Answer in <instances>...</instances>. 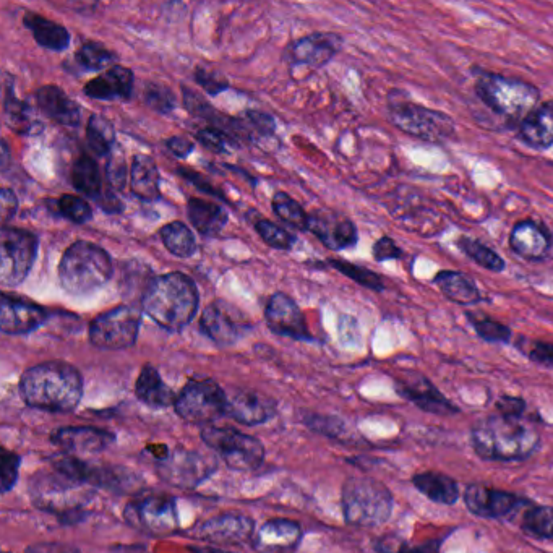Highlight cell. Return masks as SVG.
I'll return each mask as SVG.
<instances>
[{
	"instance_id": "obj_17",
	"label": "cell",
	"mask_w": 553,
	"mask_h": 553,
	"mask_svg": "<svg viewBox=\"0 0 553 553\" xmlns=\"http://www.w3.org/2000/svg\"><path fill=\"white\" fill-rule=\"evenodd\" d=\"M265 318L270 330L276 335L299 341L312 339L304 313L297 307L296 302L283 292H276L270 297L266 304Z\"/></svg>"
},
{
	"instance_id": "obj_20",
	"label": "cell",
	"mask_w": 553,
	"mask_h": 553,
	"mask_svg": "<svg viewBox=\"0 0 553 553\" xmlns=\"http://www.w3.org/2000/svg\"><path fill=\"white\" fill-rule=\"evenodd\" d=\"M51 440L65 455L82 459L103 453L114 442V435L95 427H64L52 433Z\"/></svg>"
},
{
	"instance_id": "obj_61",
	"label": "cell",
	"mask_w": 553,
	"mask_h": 553,
	"mask_svg": "<svg viewBox=\"0 0 553 553\" xmlns=\"http://www.w3.org/2000/svg\"><path fill=\"white\" fill-rule=\"evenodd\" d=\"M4 553H7V552H4Z\"/></svg>"
},
{
	"instance_id": "obj_31",
	"label": "cell",
	"mask_w": 553,
	"mask_h": 553,
	"mask_svg": "<svg viewBox=\"0 0 553 553\" xmlns=\"http://www.w3.org/2000/svg\"><path fill=\"white\" fill-rule=\"evenodd\" d=\"M159 169L148 155H135L130 166V190L143 202H155L159 193Z\"/></svg>"
},
{
	"instance_id": "obj_60",
	"label": "cell",
	"mask_w": 553,
	"mask_h": 553,
	"mask_svg": "<svg viewBox=\"0 0 553 553\" xmlns=\"http://www.w3.org/2000/svg\"><path fill=\"white\" fill-rule=\"evenodd\" d=\"M9 161V145H7V142H5V140H2V171H7V168H9Z\"/></svg>"
},
{
	"instance_id": "obj_28",
	"label": "cell",
	"mask_w": 553,
	"mask_h": 553,
	"mask_svg": "<svg viewBox=\"0 0 553 553\" xmlns=\"http://www.w3.org/2000/svg\"><path fill=\"white\" fill-rule=\"evenodd\" d=\"M518 138L532 150L544 151L553 146V103L539 104L518 127Z\"/></svg>"
},
{
	"instance_id": "obj_22",
	"label": "cell",
	"mask_w": 553,
	"mask_h": 553,
	"mask_svg": "<svg viewBox=\"0 0 553 553\" xmlns=\"http://www.w3.org/2000/svg\"><path fill=\"white\" fill-rule=\"evenodd\" d=\"M203 333L218 346H231L244 335L247 326L226 302L216 301L202 315Z\"/></svg>"
},
{
	"instance_id": "obj_30",
	"label": "cell",
	"mask_w": 553,
	"mask_h": 553,
	"mask_svg": "<svg viewBox=\"0 0 553 553\" xmlns=\"http://www.w3.org/2000/svg\"><path fill=\"white\" fill-rule=\"evenodd\" d=\"M432 283L440 289L448 301L458 305H474L484 302L476 281L463 271L440 270L433 276Z\"/></svg>"
},
{
	"instance_id": "obj_8",
	"label": "cell",
	"mask_w": 553,
	"mask_h": 553,
	"mask_svg": "<svg viewBox=\"0 0 553 553\" xmlns=\"http://www.w3.org/2000/svg\"><path fill=\"white\" fill-rule=\"evenodd\" d=\"M38 255V237L33 232L13 226L0 231V284L15 288L30 275Z\"/></svg>"
},
{
	"instance_id": "obj_14",
	"label": "cell",
	"mask_w": 553,
	"mask_h": 553,
	"mask_svg": "<svg viewBox=\"0 0 553 553\" xmlns=\"http://www.w3.org/2000/svg\"><path fill=\"white\" fill-rule=\"evenodd\" d=\"M83 482L73 481L70 477L57 472L54 476L38 477L33 484L35 503L44 510L73 513L80 511L86 495Z\"/></svg>"
},
{
	"instance_id": "obj_12",
	"label": "cell",
	"mask_w": 553,
	"mask_h": 553,
	"mask_svg": "<svg viewBox=\"0 0 553 553\" xmlns=\"http://www.w3.org/2000/svg\"><path fill=\"white\" fill-rule=\"evenodd\" d=\"M125 518L132 526L153 536H169L179 528L176 502L166 495H153L125 508Z\"/></svg>"
},
{
	"instance_id": "obj_37",
	"label": "cell",
	"mask_w": 553,
	"mask_h": 553,
	"mask_svg": "<svg viewBox=\"0 0 553 553\" xmlns=\"http://www.w3.org/2000/svg\"><path fill=\"white\" fill-rule=\"evenodd\" d=\"M70 181L85 197L95 198L98 202L99 198L103 197V176L95 159H91L90 156H82L73 163Z\"/></svg>"
},
{
	"instance_id": "obj_15",
	"label": "cell",
	"mask_w": 553,
	"mask_h": 553,
	"mask_svg": "<svg viewBox=\"0 0 553 553\" xmlns=\"http://www.w3.org/2000/svg\"><path fill=\"white\" fill-rule=\"evenodd\" d=\"M307 231L330 250H348L359 242V231L348 216L330 210H315L309 215Z\"/></svg>"
},
{
	"instance_id": "obj_1",
	"label": "cell",
	"mask_w": 553,
	"mask_h": 553,
	"mask_svg": "<svg viewBox=\"0 0 553 553\" xmlns=\"http://www.w3.org/2000/svg\"><path fill=\"white\" fill-rule=\"evenodd\" d=\"M20 395L31 408L67 412L77 408L83 396V377L73 365L44 362L23 373Z\"/></svg>"
},
{
	"instance_id": "obj_53",
	"label": "cell",
	"mask_w": 553,
	"mask_h": 553,
	"mask_svg": "<svg viewBox=\"0 0 553 553\" xmlns=\"http://www.w3.org/2000/svg\"><path fill=\"white\" fill-rule=\"evenodd\" d=\"M372 257L375 262L383 263L388 260H401L404 257V252L395 239L390 236H383L378 239L372 247Z\"/></svg>"
},
{
	"instance_id": "obj_18",
	"label": "cell",
	"mask_w": 553,
	"mask_h": 553,
	"mask_svg": "<svg viewBox=\"0 0 553 553\" xmlns=\"http://www.w3.org/2000/svg\"><path fill=\"white\" fill-rule=\"evenodd\" d=\"M511 252L528 262H544L552 250L553 237L544 224L523 219L511 229L508 237Z\"/></svg>"
},
{
	"instance_id": "obj_47",
	"label": "cell",
	"mask_w": 553,
	"mask_h": 553,
	"mask_svg": "<svg viewBox=\"0 0 553 553\" xmlns=\"http://www.w3.org/2000/svg\"><path fill=\"white\" fill-rule=\"evenodd\" d=\"M143 99H145L148 108L159 112V114H169L177 106V99L174 93H172L171 88L161 85V83H146Z\"/></svg>"
},
{
	"instance_id": "obj_55",
	"label": "cell",
	"mask_w": 553,
	"mask_h": 553,
	"mask_svg": "<svg viewBox=\"0 0 553 553\" xmlns=\"http://www.w3.org/2000/svg\"><path fill=\"white\" fill-rule=\"evenodd\" d=\"M528 357L536 364L553 367V343L534 341L528 349Z\"/></svg>"
},
{
	"instance_id": "obj_33",
	"label": "cell",
	"mask_w": 553,
	"mask_h": 553,
	"mask_svg": "<svg viewBox=\"0 0 553 553\" xmlns=\"http://www.w3.org/2000/svg\"><path fill=\"white\" fill-rule=\"evenodd\" d=\"M26 28L31 31L36 43L48 51L62 52L70 46V33L67 28L41 17L33 12H26L23 18Z\"/></svg>"
},
{
	"instance_id": "obj_49",
	"label": "cell",
	"mask_w": 553,
	"mask_h": 553,
	"mask_svg": "<svg viewBox=\"0 0 553 553\" xmlns=\"http://www.w3.org/2000/svg\"><path fill=\"white\" fill-rule=\"evenodd\" d=\"M57 210L75 224H85L93 218L90 203L78 195H62L57 202Z\"/></svg>"
},
{
	"instance_id": "obj_51",
	"label": "cell",
	"mask_w": 553,
	"mask_h": 553,
	"mask_svg": "<svg viewBox=\"0 0 553 553\" xmlns=\"http://www.w3.org/2000/svg\"><path fill=\"white\" fill-rule=\"evenodd\" d=\"M106 176H108L112 189L119 190V192L125 189L127 179H129V171H127V163H125L122 151L117 153V148H114L111 155H109Z\"/></svg>"
},
{
	"instance_id": "obj_40",
	"label": "cell",
	"mask_w": 553,
	"mask_h": 553,
	"mask_svg": "<svg viewBox=\"0 0 553 553\" xmlns=\"http://www.w3.org/2000/svg\"><path fill=\"white\" fill-rule=\"evenodd\" d=\"M86 140L96 156H109L116 148V133L111 122L93 114L86 125Z\"/></svg>"
},
{
	"instance_id": "obj_6",
	"label": "cell",
	"mask_w": 553,
	"mask_h": 553,
	"mask_svg": "<svg viewBox=\"0 0 553 553\" xmlns=\"http://www.w3.org/2000/svg\"><path fill=\"white\" fill-rule=\"evenodd\" d=\"M114 273L106 250L91 242L78 241L70 245L59 263L62 288L75 297L90 296L109 283Z\"/></svg>"
},
{
	"instance_id": "obj_45",
	"label": "cell",
	"mask_w": 553,
	"mask_h": 553,
	"mask_svg": "<svg viewBox=\"0 0 553 553\" xmlns=\"http://www.w3.org/2000/svg\"><path fill=\"white\" fill-rule=\"evenodd\" d=\"M523 529L539 539H553L552 506H536L529 510L524 515Z\"/></svg>"
},
{
	"instance_id": "obj_21",
	"label": "cell",
	"mask_w": 553,
	"mask_h": 553,
	"mask_svg": "<svg viewBox=\"0 0 553 553\" xmlns=\"http://www.w3.org/2000/svg\"><path fill=\"white\" fill-rule=\"evenodd\" d=\"M464 503L472 515L497 519L505 518L513 513L523 503V500L516 497L515 493L472 484L464 490Z\"/></svg>"
},
{
	"instance_id": "obj_39",
	"label": "cell",
	"mask_w": 553,
	"mask_h": 553,
	"mask_svg": "<svg viewBox=\"0 0 553 553\" xmlns=\"http://www.w3.org/2000/svg\"><path fill=\"white\" fill-rule=\"evenodd\" d=\"M161 241L164 247L179 258H190L197 252V241L184 223L174 221L161 229Z\"/></svg>"
},
{
	"instance_id": "obj_25",
	"label": "cell",
	"mask_w": 553,
	"mask_h": 553,
	"mask_svg": "<svg viewBox=\"0 0 553 553\" xmlns=\"http://www.w3.org/2000/svg\"><path fill=\"white\" fill-rule=\"evenodd\" d=\"M301 537V526L294 521L270 519L258 529L253 545L258 553H292Z\"/></svg>"
},
{
	"instance_id": "obj_54",
	"label": "cell",
	"mask_w": 553,
	"mask_h": 553,
	"mask_svg": "<svg viewBox=\"0 0 553 553\" xmlns=\"http://www.w3.org/2000/svg\"><path fill=\"white\" fill-rule=\"evenodd\" d=\"M20 458L10 451H2V463H0V479H2V492H9L18 479Z\"/></svg>"
},
{
	"instance_id": "obj_27",
	"label": "cell",
	"mask_w": 553,
	"mask_h": 553,
	"mask_svg": "<svg viewBox=\"0 0 553 553\" xmlns=\"http://www.w3.org/2000/svg\"><path fill=\"white\" fill-rule=\"evenodd\" d=\"M36 104L44 116L64 127H78L82 122V109L59 86L39 88L36 91Z\"/></svg>"
},
{
	"instance_id": "obj_26",
	"label": "cell",
	"mask_w": 553,
	"mask_h": 553,
	"mask_svg": "<svg viewBox=\"0 0 553 553\" xmlns=\"http://www.w3.org/2000/svg\"><path fill=\"white\" fill-rule=\"evenodd\" d=\"M275 412V403L252 390H234L228 395L226 414L245 425L263 424Z\"/></svg>"
},
{
	"instance_id": "obj_23",
	"label": "cell",
	"mask_w": 553,
	"mask_h": 553,
	"mask_svg": "<svg viewBox=\"0 0 553 553\" xmlns=\"http://www.w3.org/2000/svg\"><path fill=\"white\" fill-rule=\"evenodd\" d=\"M396 388L399 395L409 399L422 411L432 412L438 416H448L458 412V408L437 390V386H433L429 378L419 373H409L408 377L398 380Z\"/></svg>"
},
{
	"instance_id": "obj_24",
	"label": "cell",
	"mask_w": 553,
	"mask_h": 553,
	"mask_svg": "<svg viewBox=\"0 0 553 553\" xmlns=\"http://www.w3.org/2000/svg\"><path fill=\"white\" fill-rule=\"evenodd\" d=\"M255 524L249 516L226 513L203 523L200 536L215 544L236 545L252 539Z\"/></svg>"
},
{
	"instance_id": "obj_46",
	"label": "cell",
	"mask_w": 553,
	"mask_h": 553,
	"mask_svg": "<svg viewBox=\"0 0 553 553\" xmlns=\"http://www.w3.org/2000/svg\"><path fill=\"white\" fill-rule=\"evenodd\" d=\"M255 229L262 237L266 245H270L273 249L291 250L297 244V237L286 229L279 228L278 224H273L266 219H258L255 223Z\"/></svg>"
},
{
	"instance_id": "obj_56",
	"label": "cell",
	"mask_w": 553,
	"mask_h": 553,
	"mask_svg": "<svg viewBox=\"0 0 553 553\" xmlns=\"http://www.w3.org/2000/svg\"><path fill=\"white\" fill-rule=\"evenodd\" d=\"M498 414L511 417H523L526 403L518 396H502L497 403Z\"/></svg>"
},
{
	"instance_id": "obj_13",
	"label": "cell",
	"mask_w": 553,
	"mask_h": 553,
	"mask_svg": "<svg viewBox=\"0 0 553 553\" xmlns=\"http://www.w3.org/2000/svg\"><path fill=\"white\" fill-rule=\"evenodd\" d=\"M215 469V459L202 455L198 451L184 450V448L169 451L166 458L158 461V472L161 479L168 484L182 487V489H193L198 484H202Z\"/></svg>"
},
{
	"instance_id": "obj_34",
	"label": "cell",
	"mask_w": 553,
	"mask_h": 553,
	"mask_svg": "<svg viewBox=\"0 0 553 553\" xmlns=\"http://www.w3.org/2000/svg\"><path fill=\"white\" fill-rule=\"evenodd\" d=\"M187 215L193 228L202 236H216L223 231L228 224V211L216 203L202 200V198H190L187 203Z\"/></svg>"
},
{
	"instance_id": "obj_32",
	"label": "cell",
	"mask_w": 553,
	"mask_h": 553,
	"mask_svg": "<svg viewBox=\"0 0 553 553\" xmlns=\"http://www.w3.org/2000/svg\"><path fill=\"white\" fill-rule=\"evenodd\" d=\"M137 398L150 408H169L171 404H176V396L172 393L158 370L153 365H145L142 372L138 375L137 385H135Z\"/></svg>"
},
{
	"instance_id": "obj_58",
	"label": "cell",
	"mask_w": 553,
	"mask_h": 553,
	"mask_svg": "<svg viewBox=\"0 0 553 553\" xmlns=\"http://www.w3.org/2000/svg\"><path fill=\"white\" fill-rule=\"evenodd\" d=\"M166 146H168V150L171 151L172 155L181 159L187 158L195 150V145L190 142L189 138L181 137V135L166 140Z\"/></svg>"
},
{
	"instance_id": "obj_7",
	"label": "cell",
	"mask_w": 553,
	"mask_h": 553,
	"mask_svg": "<svg viewBox=\"0 0 553 553\" xmlns=\"http://www.w3.org/2000/svg\"><path fill=\"white\" fill-rule=\"evenodd\" d=\"M344 518L357 528H377L390 519L393 495L372 477H351L343 487Z\"/></svg>"
},
{
	"instance_id": "obj_50",
	"label": "cell",
	"mask_w": 553,
	"mask_h": 553,
	"mask_svg": "<svg viewBox=\"0 0 553 553\" xmlns=\"http://www.w3.org/2000/svg\"><path fill=\"white\" fill-rule=\"evenodd\" d=\"M197 140L205 148L215 151V153H228L231 148L237 146L236 138L231 137L229 133L223 132L221 129H216V127L198 130Z\"/></svg>"
},
{
	"instance_id": "obj_41",
	"label": "cell",
	"mask_w": 553,
	"mask_h": 553,
	"mask_svg": "<svg viewBox=\"0 0 553 553\" xmlns=\"http://www.w3.org/2000/svg\"><path fill=\"white\" fill-rule=\"evenodd\" d=\"M75 61L86 72H99V70L106 72V70L114 67L117 56L103 44L91 41V43L83 44L82 48L78 49Z\"/></svg>"
},
{
	"instance_id": "obj_16",
	"label": "cell",
	"mask_w": 553,
	"mask_h": 553,
	"mask_svg": "<svg viewBox=\"0 0 553 553\" xmlns=\"http://www.w3.org/2000/svg\"><path fill=\"white\" fill-rule=\"evenodd\" d=\"M343 43V38L336 33H312L292 44L286 56L289 64L296 67L322 69L338 56Z\"/></svg>"
},
{
	"instance_id": "obj_2",
	"label": "cell",
	"mask_w": 553,
	"mask_h": 553,
	"mask_svg": "<svg viewBox=\"0 0 553 553\" xmlns=\"http://www.w3.org/2000/svg\"><path fill=\"white\" fill-rule=\"evenodd\" d=\"M474 451L487 461H523L537 450L541 435L536 425L523 417H485L472 427Z\"/></svg>"
},
{
	"instance_id": "obj_44",
	"label": "cell",
	"mask_w": 553,
	"mask_h": 553,
	"mask_svg": "<svg viewBox=\"0 0 553 553\" xmlns=\"http://www.w3.org/2000/svg\"><path fill=\"white\" fill-rule=\"evenodd\" d=\"M466 318L471 323L472 328L476 331L479 338L484 339L487 343L493 344H508L513 338V331L510 326L505 323L493 320L490 317H476L471 312H466Z\"/></svg>"
},
{
	"instance_id": "obj_42",
	"label": "cell",
	"mask_w": 553,
	"mask_h": 553,
	"mask_svg": "<svg viewBox=\"0 0 553 553\" xmlns=\"http://www.w3.org/2000/svg\"><path fill=\"white\" fill-rule=\"evenodd\" d=\"M328 265L338 270L346 278L352 279L354 283L359 284L362 288L375 292L385 291V283H383L382 276L377 275L375 271L369 270V268H365V266L344 262V260H338V258H330Z\"/></svg>"
},
{
	"instance_id": "obj_43",
	"label": "cell",
	"mask_w": 553,
	"mask_h": 553,
	"mask_svg": "<svg viewBox=\"0 0 553 553\" xmlns=\"http://www.w3.org/2000/svg\"><path fill=\"white\" fill-rule=\"evenodd\" d=\"M273 211L281 221L288 223L292 228L301 229V231H307V224H309V213H305L299 203L288 195V193L278 192L273 197Z\"/></svg>"
},
{
	"instance_id": "obj_9",
	"label": "cell",
	"mask_w": 553,
	"mask_h": 553,
	"mask_svg": "<svg viewBox=\"0 0 553 553\" xmlns=\"http://www.w3.org/2000/svg\"><path fill=\"white\" fill-rule=\"evenodd\" d=\"M202 440L210 446L229 468L236 471H253L260 468L265 458V448L257 438L245 435L229 427H206Z\"/></svg>"
},
{
	"instance_id": "obj_5",
	"label": "cell",
	"mask_w": 553,
	"mask_h": 553,
	"mask_svg": "<svg viewBox=\"0 0 553 553\" xmlns=\"http://www.w3.org/2000/svg\"><path fill=\"white\" fill-rule=\"evenodd\" d=\"M386 111L396 129L422 142L442 146L456 138V124L450 114L414 103L404 91L388 93Z\"/></svg>"
},
{
	"instance_id": "obj_59",
	"label": "cell",
	"mask_w": 553,
	"mask_h": 553,
	"mask_svg": "<svg viewBox=\"0 0 553 553\" xmlns=\"http://www.w3.org/2000/svg\"><path fill=\"white\" fill-rule=\"evenodd\" d=\"M26 553H80L75 547L62 542H39V544L31 545L26 550Z\"/></svg>"
},
{
	"instance_id": "obj_11",
	"label": "cell",
	"mask_w": 553,
	"mask_h": 553,
	"mask_svg": "<svg viewBox=\"0 0 553 553\" xmlns=\"http://www.w3.org/2000/svg\"><path fill=\"white\" fill-rule=\"evenodd\" d=\"M176 411L190 424H210L226 414L228 395L213 380H195L176 399Z\"/></svg>"
},
{
	"instance_id": "obj_52",
	"label": "cell",
	"mask_w": 553,
	"mask_h": 553,
	"mask_svg": "<svg viewBox=\"0 0 553 553\" xmlns=\"http://www.w3.org/2000/svg\"><path fill=\"white\" fill-rule=\"evenodd\" d=\"M195 80L208 95H219V93H223L224 90L229 88L228 80L223 75H219L218 72H213V70L203 69V67H198L195 70Z\"/></svg>"
},
{
	"instance_id": "obj_19",
	"label": "cell",
	"mask_w": 553,
	"mask_h": 553,
	"mask_svg": "<svg viewBox=\"0 0 553 553\" xmlns=\"http://www.w3.org/2000/svg\"><path fill=\"white\" fill-rule=\"evenodd\" d=\"M48 310L35 302L4 294L0 307V328L5 335H26L48 320Z\"/></svg>"
},
{
	"instance_id": "obj_29",
	"label": "cell",
	"mask_w": 553,
	"mask_h": 553,
	"mask_svg": "<svg viewBox=\"0 0 553 553\" xmlns=\"http://www.w3.org/2000/svg\"><path fill=\"white\" fill-rule=\"evenodd\" d=\"M83 91L88 98L99 101L129 99L133 91V72L122 65H114L112 69L86 83Z\"/></svg>"
},
{
	"instance_id": "obj_38",
	"label": "cell",
	"mask_w": 553,
	"mask_h": 553,
	"mask_svg": "<svg viewBox=\"0 0 553 553\" xmlns=\"http://www.w3.org/2000/svg\"><path fill=\"white\" fill-rule=\"evenodd\" d=\"M456 247L476 265L492 273H503L506 270V262L502 255H498L489 245L474 239V237L461 236L456 239Z\"/></svg>"
},
{
	"instance_id": "obj_36",
	"label": "cell",
	"mask_w": 553,
	"mask_h": 553,
	"mask_svg": "<svg viewBox=\"0 0 553 553\" xmlns=\"http://www.w3.org/2000/svg\"><path fill=\"white\" fill-rule=\"evenodd\" d=\"M412 484L430 502L440 505H455L459 500V489L451 477L440 472H422L412 477Z\"/></svg>"
},
{
	"instance_id": "obj_35",
	"label": "cell",
	"mask_w": 553,
	"mask_h": 553,
	"mask_svg": "<svg viewBox=\"0 0 553 553\" xmlns=\"http://www.w3.org/2000/svg\"><path fill=\"white\" fill-rule=\"evenodd\" d=\"M4 121L10 129L22 135H36L44 129V125L33 116L30 106L15 96L10 82L5 85Z\"/></svg>"
},
{
	"instance_id": "obj_48",
	"label": "cell",
	"mask_w": 553,
	"mask_h": 553,
	"mask_svg": "<svg viewBox=\"0 0 553 553\" xmlns=\"http://www.w3.org/2000/svg\"><path fill=\"white\" fill-rule=\"evenodd\" d=\"M239 122H241V133H245L247 137L270 138L275 133V121L265 112H244Z\"/></svg>"
},
{
	"instance_id": "obj_57",
	"label": "cell",
	"mask_w": 553,
	"mask_h": 553,
	"mask_svg": "<svg viewBox=\"0 0 553 553\" xmlns=\"http://www.w3.org/2000/svg\"><path fill=\"white\" fill-rule=\"evenodd\" d=\"M0 200H2V221H4V226H7L10 219L13 216L17 215L18 210V200L17 195L13 192L12 189H7L4 187L2 192H0Z\"/></svg>"
},
{
	"instance_id": "obj_10",
	"label": "cell",
	"mask_w": 553,
	"mask_h": 553,
	"mask_svg": "<svg viewBox=\"0 0 553 553\" xmlns=\"http://www.w3.org/2000/svg\"><path fill=\"white\" fill-rule=\"evenodd\" d=\"M142 325V312L132 305H121L101 313L90 323V341L106 351L130 348L138 338Z\"/></svg>"
},
{
	"instance_id": "obj_3",
	"label": "cell",
	"mask_w": 553,
	"mask_h": 553,
	"mask_svg": "<svg viewBox=\"0 0 553 553\" xmlns=\"http://www.w3.org/2000/svg\"><path fill=\"white\" fill-rule=\"evenodd\" d=\"M200 304L193 279L182 273L156 276L143 292V312L166 331H182L192 323Z\"/></svg>"
},
{
	"instance_id": "obj_4",
	"label": "cell",
	"mask_w": 553,
	"mask_h": 553,
	"mask_svg": "<svg viewBox=\"0 0 553 553\" xmlns=\"http://www.w3.org/2000/svg\"><path fill=\"white\" fill-rule=\"evenodd\" d=\"M474 73V93L493 116L505 121L506 127H519V124L539 106L541 90L521 78L505 77L500 73L472 69Z\"/></svg>"
}]
</instances>
